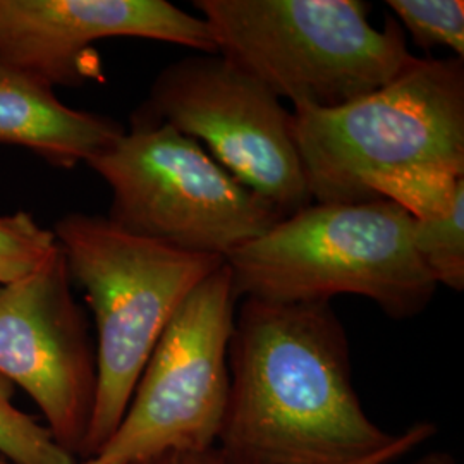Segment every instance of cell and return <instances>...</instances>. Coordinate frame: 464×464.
I'll return each instance as SVG.
<instances>
[{
    "mask_svg": "<svg viewBox=\"0 0 464 464\" xmlns=\"http://www.w3.org/2000/svg\"><path fill=\"white\" fill-rule=\"evenodd\" d=\"M229 399L216 449L227 464H354L391 448L353 385L331 303L241 299Z\"/></svg>",
    "mask_w": 464,
    "mask_h": 464,
    "instance_id": "1",
    "label": "cell"
},
{
    "mask_svg": "<svg viewBox=\"0 0 464 464\" xmlns=\"http://www.w3.org/2000/svg\"><path fill=\"white\" fill-rule=\"evenodd\" d=\"M239 299L373 301L396 320L420 315L437 291L413 245V217L389 199L312 203L226 260Z\"/></svg>",
    "mask_w": 464,
    "mask_h": 464,
    "instance_id": "2",
    "label": "cell"
},
{
    "mask_svg": "<svg viewBox=\"0 0 464 464\" xmlns=\"http://www.w3.org/2000/svg\"><path fill=\"white\" fill-rule=\"evenodd\" d=\"M217 50L295 107L334 109L413 66L394 17L370 23L362 0H195Z\"/></svg>",
    "mask_w": 464,
    "mask_h": 464,
    "instance_id": "3",
    "label": "cell"
},
{
    "mask_svg": "<svg viewBox=\"0 0 464 464\" xmlns=\"http://www.w3.org/2000/svg\"><path fill=\"white\" fill-rule=\"evenodd\" d=\"M52 231L97 325V398L86 459L114 435L184 299L226 258L166 246L122 231L107 217L82 212L59 218Z\"/></svg>",
    "mask_w": 464,
    "mask_h": 464,
    "instance_id": "4",
    "label": "cell"
},
{
    "mask_svg": "<svg viewBox=\"0 0 464 464\" xmlns=\"http://www.w3.org/2000/svg\"><path fill=\"white\" fill-rule=\"evenodd\" d=\"M314 203H365L370 181L420 167L464 176V63L418 57L391 83L334 109H293Z\"/></svg>",
    "mask_w": 464,
    "mask_h": 464,
    "instance_id": "5",
    "label": "cell"
},
{
    "mask_svg": "<svg viewBox=\"0 0 464 464\" xmlns=\"http://www.w3.org/2000/svg\"><path fill=\"white\" fill-rule=\"evenodd\" d=\"M88 166L109 184L107 218L122 231L188 253L229 258L282 218L166 122L131 119V130Z\"/></svg>",
    "mask_w": 464,
    "mask_h": 464,
    "instance_id": "6",
    "label": "cell"
},
{
    "mask_svg": "<svg viewBox=\"0 0 464 464\" xmlns=\"http://www.w3.org/2000/svg\"><path fill=\"white\" fill-rule=\"evenodd\" d=\"M237 298L227 262L184 299L150 356L126 415L100 449L116 464L216 448L229 399Z\"/></svg>",
    "mask_w": 464,
    "mask_h": 464,
    "instance_id": "7",
    "label": "cell"
},
{
    "mask_svg": "<svg viewBox=\"0 0 464 464\" xmlns=\"http://www.w3.org/2000/svg\"><path fill=\"white\" fill-rule=\"evenodd\" d=\"M134 117L166 122L203 141L217 164L282 217L314 203L293 138V114L220 53L167 64Z\"/></svg>",
    "mask_w": 464,
    "mask_h": 464,
    "instance_id": "8",
    "label": "cell"
},
{
    "mask_svg": "<svg viewBox=\"0 0 464 464\" xmlns=\"http://www.w3.org/2000/svg\"><path fill=\"white\" fill-rule=\"evenodd\" d=\"M63 249L21 281L0 285V375L24 389L53 440L84 454L97 398V353Z\"/></svg>",
    "mask_w": 464,
    "mask_h": 464,
    "instance_id": "9",
    "label": "cell"
},
{
    "mask_svg": "<svg viewBox=\"0 0 464 464\" xmlns=\"http://www.w3.org/2000/svg\"><path fill=\"white\" fill-rule=\"evenodd\" d=\"M105 38H147L218 53L203 17L166 0H0V61L50 86L102 80Z\"/></svg>",
    "mask_w": 464,
    "mask_h": 464,
    "instance_id": "10",
    "label": "cell"
},
{
    "mask_svg": "<svg viewBox=\"0 0 464 464\" xmlns=\"http://www.w3.org/2000/svg\"><path fill=\"white\" fill-rule=\"evenodd\" d=\"M116 119L67 107L53 86L0 61V145L32 150L49 164H88L124 134Z\"/></svg>",
    "mask_w": 464,
    "mask_h": 464,
    "instance_id": "11",
    "label": "cell"
},
{
    "mask_svg": "<svg viewBox=\"0 0 464 464\" xmlns=\"http://www.w3.org/2000/svg\"><path fill=\"white\" fill-rule=\"evenodd\" d=\"M413 245L435 284L464 289V191L446 214L413 218Z\"/></svg>",
    "mask_w": 464,
    "mask_h": 464,
    "instance_id": "12",
    "label": "cell"
},
{
    "mask_svg": "<svg viewBox=\"0 0 464 464\" xmlns=\"http://www.w3.org/2000/svg\"><path fill=\"white\" fill-rule=\"evenodd\" d=\"M14 385L0 375V452L14 464H76L49 429L13 402Z\"/></svg>",
    "mask_w": 464,
    "mask_h": 464,
    "instance_id": "13",
    "label": "cell"
},
{
    "mask_svg": "<svg viewBox=\"0 0 464 464\" xmlns=\"http://www.w3.org/2000/svg\"><path fill=\"white\" fill-rule=\"evenodd\" d=\"M59 251L53 231L42 227L32 214L0 216V285L32 276Z\"/></svg>",
    "mask_w": 464,
    "mask_h": 464,
    "instance_id": "14",
    "label": "cell"
},
{
    "mask_svg": "<svg viewBox=\"0 0 464 464\" xmlns=\"http://www.w3.org/2000/svg\"><path fill=\"white\" fill-rule=\"evenodd\" d=\"M404 32L423 50L448 47L464 57V2L461 0H387Z\"/></svg>",
    "mask_w": 464,
    "mask_h": 464,
    "instance_id": "15",
    "label": "cell"
},
{
    "mask_svg": "<svg viewBox=\"0 0 464 464\" xmlns=\"http://www.w3.org/2000/svg\"><path fill=\"white\" fill-rule=\"evenodd\" d=\"M435 429L431 423H415L413 427L401 431L396 439V442L391 448L377 452L363 461L354 464H391L399 459L401 456L411 452L413 449L423 444L433 437ZM130 464H227L226 459L220 456V452L216 448L207 449V450H170V452H162L157 456H151L141 461H134Z\"/></svg>",
    "mask_w": 464,
    "mask_h": 464,
    "instance_id": "16",
    "label": "cell"
},
{
    "mask_svg": "<svg viewBox=\"0 0 464 464\" xmlns=\"http://www.w3.org/2000/svg\"><path fill=\"white\" fill-rule=\"evenodd\" d=\"M413 464H458L456 463V459L450 456V454H446V452H430V454H427V456H423V458H420L416 463Z\"/></svg>",
    "mask_w": 464,
    "mask_h": 464,
    "instance_id": "17",
    "label": "cell"
},
{
    "mask_svg": "<svg viewBox=\"0 0 464 464\" xmlns=\"http://www.w3.org/2000/svg\"><path fill=\"white\" fill-rule=\"evenodd\" d=\"M80 464H116L112 463V461H109V459H105V458H102V456H93V458H86L83 463Z\"/></svg>",
    "mask_w": 464,
    "mask_h": 464,
    "instance_id": "18",
    "label": "cell"
},
{
    "mask_svg": "<svg viewBox=\"0 0 464 464\" xmlns=\"http://www.w3.org/2000/svg\"><path fill=\"white\" fill-rule=\"evenodd\" d=\"M0 464H9V463H4V461H0Z\"/></svg>",
    "mask_w": 464,
    "mask_h": 464,
    "instance_id": "19",
    "label": "cell"
}]
</instances>
